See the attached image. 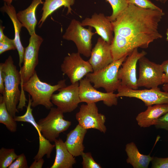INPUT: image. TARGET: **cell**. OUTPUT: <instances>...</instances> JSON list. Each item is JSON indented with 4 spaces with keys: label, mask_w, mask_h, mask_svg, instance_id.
Listing matches in <instances>:
<instances>
[{
    "label": "cell",
    "mask_w": 168,
    "mask_h": 168,
    "mask_svg": "<svg viewBox=\"0 0 168 168\" xmlns=\"http://www.w3.org/2000/svg\"><path fill=\"white\" fill-rule=\"evenodd\" d=\"M164 15L162 10L145 9L129 4L111 22L114 33L124 38L129 53L136 48L146 49L151 43L162 38L158 29Z\"/></svg>",
    "instance_id": "obj_1"
},
{
    "label": "cell",
    "mask_w": 168,
    "mask_h": 168,
    "mask_svg": "<svg viewBox=\"0 0 168 168\" xmlns=\"http://www.w3.org/2000/svg\"><path fill=\"white\" fill-rule=\"evenodd\" d=\"M66 80H61L55 85H52L40 80L36 71L30 79L21 86V94L17 106L18 110H22L25 106L27 101L24 91L27 92L31 97V107H35L39 105H42L50 110L53 106L51 97L54 93L60 88L66 86Z\"/></svg>",
    "instance_id": "obj_2"
},
{
    "label": "cell",
    "mask_w": 168,
    "mask_h": 168,
    "mask_svg": "<svg viewBox=\"0 0 168 168\" xmlns=\"http://www.w3.org/2000/svg\"><path fill=\"white\" fill-rule=\"evenodd\" d=\"M0 67L2 68L4 82L2 96L8 112L14 118L16 113L18 112L17 105L21 94L19 88L21 83V75L11 56H9L4 63H0Z\"/></svg>",
    "instance_id": "obj_3"
},
{
    "label": "cell",
    "mask_w": 168,
    "mask_h": 168,
    "mask_svg": "<svg viewBox=\"0 0 168 168\" xmlns=\"http://www.w3.org/2000/svg\"><path fill=\"white\" fill-rule=\"evenodd\" d=\"M127 56L114 60L105 68L88 73L86 77L93 84L95 88L102 87L107 92H114L121 86V81L118 77V71Z\"/></svg>",
    "instance_id": "obj_4"
},
{
    "label": "cell",
    "mask_w": 168,
    "mask_h": 168,
    "mask_svg": "<svg viewBox=\"0 0 168 168\" xmlns=\"http://www.w3.org/2000/svg\"><path fill=\"white\" fill-rule=\"evenodd\" d=\"M93 27H84L79 21L72 20L63 35V39L72 41L75 44L78 53L86 57H90L92 49V38L96 33Z\"/></svg>",
    "instance_id": "obj_5"
},
{
    "label": "cell",
    "mask_w": 168,
    "mask_h": 168,
    "mask_svg": "<svg viewBox=\"0 0 168 168\" xmlns=\"http://www.w3.org/2000/svg\"><path fill=\"white\" fill-rule=\"evenodd\" d=\"M47 115L37 122L43 136L51 142H54L61 133L69 128L71 121L64 119L63 113L57 107H52Z\"/></svg>",
    "instance_id": "obj_6"
},
{
    "label": "cell",
    "mask_w": 168,
    "mask_h": 168,
    "mask_svg": "<svg viewBox=\"0 0 168 168\" xmlns=\"http://www.w3.org/2000/svg\"><path fill=\"white\" fill-rule=\"evenodd\" d=\"M44 39L36 33L30 35L29 43L25 48L23 64L19 72L21 77V86L27 82L34 74L38 65L39 50Z\"/></svg>",
    "instance_id": "obj_7"
},
{
    "label": "cell",
    "mask_w": 168,
    "mask_h": 168,
    "mask_svg": "<svg viewBox=\"0 0 168 168\" xmlns=\"http://www.w3.org/2000/svg\"><path fill=\"white\" fill-rule=\"evenodd\" d=\"M61 70L70 79L71 84L80 81L89 73L93 72L88 61L84 60L77 52L68 53L61 65Z\"/></svg>",
    "instance_id": "obj_8"
},
{
    "label": "cell",
    "mask_w": 168,
    "mask_h": 168,
    "mask_svg": "<svg viewBox=\"0 0 168 168\" xmlns=\"http://www.w3.org/2000/svg\"><path fill=\"white\" fill-rule=\"evenodd\" d=\"M139 75L137 80L138 87L155 88L163 84L164 73L161 64L150 61L144 56L138 60Z\"/></svg>",
    "instance_id": "obj_9"
},
{
    "label": "cell",
    "mask_w": 168,
    "mask_h": 168,
    "mask_svg": "<svg viewBox=\"0 0 168 168\" xmlns=\"http://www.w3.org/2000/svg\"><path fill=\"white\" fill-rule=\"evenodd\" d=\"M118 97L135 98L142 101L147 107L168 104V92L162 91L158 87L144 90H134L121 85L117 90Z\"/></svg>",
    "instance_id": "obj_10"
},
{
    "label": "cell",
    "mask_w": 168,
    "mask_h": 168,
    "mask_svg": "<svg viewBox=\"0 0 168 168\" xmlns=\"http://www.w3.org/2000/svg\"><path fill=\"white\" fill-rule=\"evenodd\" d=\"M76 118L78 124L86 129L93 128L104 133L106 132L105 116L99 113L96 103L81 105L79 111L76 114Z\"/></svg>",
    "instance_id": "obj_11"
},
{
    "label": "cell",
    "mask_w": 168,
    "mask_h": 168,
    "mask_svg": "<svg viewBox=\"0 0 168 168\" xmlns=\"http://www.w3.org/2000/svg\"><path fill=\"white\" fill-rule=\"evenodd\" d=\"M147 54V53L143 50L139 52L137 48L128 55L118 71V77L121 81V85L134 90L138 89L137 63L141 58Z\"/></svg>",
    "instance_id": "obj_12"
},
{
    "label": "cell",
    "mask_w": 168,
    "mask_h": 168,
    "mask_svg": "<svg viewBox=\"0 0 168 168\" xmlns=\"http://www.w3.org/2000/svg\"><path fill=\"white\" fill-rule=\"evenodd\" d=\"M79 82V92L81 102L96 103L102 101L109 107L117 105L118 97L116 94L113 92L105 93L97 91L86 77Z\"/></svg>",
    "instance_id": "obj_13"
},
{
    "label": "cell",
    "mask_w": 168,
    "mask_h": 168,
    "mask_svg": "<svg viewBox=\"0 0 168 168\" xmlns=\"http://www.w3.org/2000/svg\"><path fill=\"white\" fill-rule=\"evenodd\" d=\"M79 84L77 82L60 88L58 90V93L52 96V102L63 113L73 111L81 102Z\"/></svg>",
    "instance_id": "obj_14"
},
{
    "label": "cell",
    "mask_w": 168,
    "mask_h": 168,
    "mask_svg": "<svg viewBox=\"0 0 168 168\" xmlns=\"http://www.w3.org/2000/svg\"><path fill=\"white\" fill-rule=\"evenodd\" d=\"M113 61L110 44L101 37H99L94 47L92 49L91 55L88 61L92 68L93 72L105 68Z\"/></svg>",
    "instance_id": "obj_15"
},
{
    "label": "cell",
    "mask_w": 168,
    "mask_h": 168,
    "mask_svg": "<svg viewBox=\"0 0 168 168\" xmlns=\"http://www.w3.org/2000/svg\"><path fill=\"white\" fill-rule=\"evenodd\" d=\"M83 26H88L95 28L96 33L108 44H111L114 33L112 22L103 13H95L91 17H86L81 22Z\"/></svg>",
    "instance_id": "obj_16"
},
{
    "label": "cell",
    "mask_w": 168,
    "mask_h": 168,
    "mask_svg": "<svg viewBox=\"0 0 168 168\" xmlns=\"http://www.w3.org/2000/svg\"><path fill=\"white\" fill-rule=\"evenodd\" d=\"M32 100L29 95V101L26 107V110L25 114L21 116H16L14 119L16 122H26L30 123L37 131L39 136V148L38 152L42 154L48 153L53 149L54 145L45 138L42 135L40 128L36 122L32 113V109L31 108Z\"/></svg>",
    "instance_id": "obj_17"
},
{
    "label": "cell",
    "mask_w": 168,
    "mask_h": 168,
    "mask_svg": "<svg viewBox=\"0 0 168 168\" xmlns=\"http://www.w3.org/2000/svg\"><path fill=\"white\" fill-rule=\"evenodd\" d=\"M167 112L168 104L149 106L146 110L139 113L136 119L141 127H148L154 125L157 119Z\"/></svg>",
    "instance_id": "obj_18"
},
{
    "label": "cell",
    "mask_w": 168,
    "mask_h": 168,
    "mask_svg": "<svg viewBox=\"0 0 168 168\" xmlns=\"http://www.w3.org/2000/svg\"><path fill=\"white\" fill-rule=\"evenodd\" d=\"M87 130L79 124L68 133L65 146L68 151L74 157L81 156L84 152L83 142Z\"/></svg>",
    "instance_id": "obj_19"
},
{
    "label": "cell",
    "mask_w": 168,
    "mask_h": 168,
    "mask_svg": "<svg viewBox=\"0 0 168 168\" xmlns=\"http://www.w3.org/2000/svg\"><path fill=\"white\" fill-rule=\"evenodd\" d=\"M0 10L2 12L7 14L13 25L15 34L14 40L19 57V65L21 68L23 62L25 49L22 44L20 37V32L21 28L23 27V25L18 19L15 8L12 4H8L4 2Z\"/></svg>",
    "instance_id": "obj_20"
},
{
    "label": "cell",
    "mask_w": 168,
    "mask_h": 168,
    "mask_svg": "<svg viewBox=\"0 0 168 168\" xmlns=\"http://www.w3.org/2000/svg\"><path fill=\"white\" fill-rule=\"evenodd\" d=\"M42 0H32L30 5L25 9L19 11L16 13L18 19L28 30L30 35L36 33L37 24L35 12L37 7L43 4Z\"/></svg>",
    "instance_id": "obj_21"
},
{
    "label": "cell",
    "mask_w": 168,
    "mask_h": 168,
    "mask_svg": "<svg viewBox=\"0 0 168 168\" xmlns=\"http://www.w3.org/2000/svg\"><path fill=\"white\" fill-rule=\"evenodd\" d=\"M56 149L54 161L50 168H72L76 163L74 156L67 149L64 142L60 139L54 141Z\"/></svg>",
    "instance_id": "obj_22"
},
{
    "label": "cell",
    "mask_w": 168,
    "mask_h": 168,
    "mask_svg": "<svg viewBox=\"0 0 168 168\" xmlns=\"http://www.w3.org/2000/svg\"><path fill=\"white\" fill-rule=\"evenodd\" d=\"M125 150L128 156L126 162L134 168H147L153 157L150 155L141 154L135 144L133 142L126 145Z\"/></svg>",
    "instance_id": "obj_23"
},
{
    "label": "cell",
    "mask_w": 168,
    "mask_h": 168,
    "mask_svg": "<svg viewBox=\"0 0 168 168\" xmlns=\"http://www.w3.org/2000/svg\"><path fill=\"white\" fill-rule=\"evenodd\" d=\"M75 2V0H45L43 4L42 13L38 23V27H41L48 17L61 7L67 8V15L72 14L71 7Z\"/></svg>",
    "instance_id": "obj_24"
},
{
    "label": "cell",
    "mask_w": 168,
    "mask_h": 168,
    "mask_svg": "<svg viewBox=\"0 0 168 168\" xmlns=\"http://www.w3.org/2000/svg\"><path fill=\"white\" fill-rule=\"evenodd\" d=\"M0 123L5 125L11 132L16 131V121L8 112L2 95L0 96Z\"/></svg>",
    "instance_id": "obj_25"
},
{
    "label": "cell",
    "mask_w": 168,
    "mask_h": 168,
    "mask_svg": "<svg viewBox=\"0 0 168 168\" xmlns=\"http://www.w3.org/2000/svg\"><path fill=\"white\" fill-rule=\"evenodd\" d=\"M18 156L14 149L2 147L0 149V168H8Z\"/></svg>",
    "instance_id": "obj_26"
},
{
    "label": "cell",
    "mask_w": 168,
    "mask_h": 168,
    "mask_svg": "<svg viewBox=\"0 0 168 168\" xmlns=\"http://www.w3.org/2000/svg\"><path fill=\"white\" fill-rule=\"evenodd\" d=\"M110 5L112 12L111 15L107 16L111 22L114 21L128 7L129 3L128 0H106Z\"/></svg>",
    "instance_id": "obj_27"
},
{
    "label": "cell",
    "mask_w": 168,
    "mask_h": 168,
    "mask_svg": "<svg viewBox=\"0 0 168 168\" xmlns=\"http://www.w3.org/2000/svg\"><path fill=\"white\" fill-rule=\"evenodd\" d=\"M82 158V165L83 168H101L100 165L93 158L91 153L83 152L81 155Z\"/></svg>",
    "instance_id": "obj_28"
},
{
    "label": "cell",
    "mask_w": 168,
    "mask_h": 168,
    "mask_svg": "<svg viewBox=\"0 0 168 168\" xmlns=\"http://www.w3.org/2000/svg\"><path fill=\"white\" fill-rule=\"evenodd\" d=\"M128 1L129 4H133L142 8L162 10L161 9L149 0H128Z\"/></svg>",
    "instance_id": "obj_29"
},
{
    "label": "cell",
    "mask_w": 168,
    "mask_h": 168,
    "mask_svg": "<svg viewBox=\"0 0 168 168\" xmlns=\"http://www.w3.org/2000/svg\"><path fill=\"white\" fill-rule=\"evenodd\" d=\"M16 49L14 39H11L6 36L4 38L0 41V54L10 50Z\"/></svg>",
    "instance_id": "obj_30"
},
{
    "label": "cell",
    "mask_w": 168,
    "mask_h": 168,
    "mask_svg": "<svg viewBox=\"0 0 168 168\" xmlns=\"http://www.w3.org/2000/svg\"><path fill=\"white\" fill-rule=\"evenodd\" d=\"M8 168H28L27 162L24 153L18 155L16 159L9 166Z\"/></svg>",
    "instance_id": "obj_31"
},
{
    "label": "cell",
    "mask_w": 168,
    "mask_h": 168,
    "mask_svg": "<svg viewBox=\"0 0 168 168\" xmlns=\"http://www.w3.org/2000/svg\"><path fill=\"white\" fill-rule=\"evenodd\" d=\"M151 162L152 168H168V157L162 158L153 157Z\"/></svg>",
    "instance_id": "obj_32"
},
{
    "label": "cell",
    "mask_w": 168,
    "mask_h": 168,
    "mask_svg": "<svg viewBox=\"0 0 168 168\" xmlns=\"http://www.w3.org/2000/svg\"><path fill=\"white\" fill-rule=\"evenodd\" d=\"M157 128L168 131V112L159 118L154 125Z\"/></svg>",
    "instance_id": "obj_33"
},
{
    "label": "cell",
    "mask_w": 168,
    "mask_h": 168,
    "mask_svg": "<svg viewBox=\"0 0 168 168\" xmlns=\"http://www.w3.org/2000/svg\"><path fill=\"white\" fill-rule=\"evenodd\" d=\"M161 64L164 73L162 81L163 84L168 83V60L164 61Z\"/></svg>",
    "instance_id": "obj_34"
},
{
    "label": "cell",
    "mask_w": 168,
    "mask_h": 168,
    "mask_svg": "<svg viewBox=\"0 0 168 168\" xmlns=\"http://www.w3.org/2000/svg\"><path fill=\"white\" fill-rule=\"evenodd\" d=\"M44 163V160L42 158L38 161L35 160L32 163L29 168H41Z\"/></svg>",
    "instance_id": "obj_35"
},
{
    "label": "cell",
    "mask_w": 168,
    "mask_h": 168,
    "mask_svg": "<svg viewBox=\"0 0 168 168\" xmlns=\"http://www.w3.org/2000/svg\"><path fill=\"white\" fill-rule=\"evenodd\" d=\"M4 79L2 75V68L0 67V93L3 95L4 90Z\"/></svg>",
    "instance_id": "obj_36"
},
{
    "label": "cell",
    "mask_w": 168,
    "mask_h": 168,
    "mask_svg": "<svg viewBox=\"0 0 168 168\" xmlns=\"http://www.w3.org/2000/svg\"><path fill=\"white\" fill-rule=\"evenodd\" d=\"M5 28V27L3 26L2 24H0V41L3 39L5 37L3 33V30Z\"/></svg>",
    "instance_id": "obj_37"
},
{
    "label": "cell",
    "mask_w": 168,
    "mask_h": 168,
    "mask_svg": "<svg viewBox=\"0 0 168 168\" xmlns=\"http://www.w3.org/2000/svg\"><path fill=\"white\" fill-rule=\"evenodd\" d=\"M162 88L164 91L168 92V83L164 84Z\"/></svg>",
    "instance_id": "obj_38"
},
{
    "label": "cell",
    "mask_w": 168,
    "mask_h": 168,
    "mask_svg": "<svg viewBox=\"0 0 168 168\" xmlns=\"http://www.w3.org/2000/svg\"><path fill=\"white\" fill-rule=\"evenodd\" d=\"M13 0H3L4 2H5L8 4H11Z\"/></svg>",
    "instance_id": "obj_39"
},
{
    "label": "cell",
    "mask_w": 168,
    "mask_h": 168,
    "mask_svg": "<svg viewBox=\"0 0 168 168\" xmlns=\"http://www.w3.org/2000/svg\"><path fill=\"white\" fill-rule=\"evenodd\" d=\"M158 2H161L165 3L168 0H156Z\"/></svg>",
    "instance_id": "obj_40"
},
{
    "label": "cell",
    "mask_w": 168,
    "mask_h": 168,
    "mask_svg": "<svg viewBox=\"0 0 168 168\" xmlns=\"http://www.w3.org/2000/svg\"><path fill=\"white\" fill-rule=\"evenodd\" d=\"M166 40L168 41V28L167 29L166 32Z\"/></svg>",
    "instance_id": "obj_41"
},
{
    "label": "cell",
    "mask_w": 168,
    "mask_h": 168,
    "mask_svg": "<svg viewBox=\"0 0 168 168\" xmlns=\"http://www.w3.org/2000/svg\"></svg>",
    "instance_id": "obj_42"
}]
</instances>
